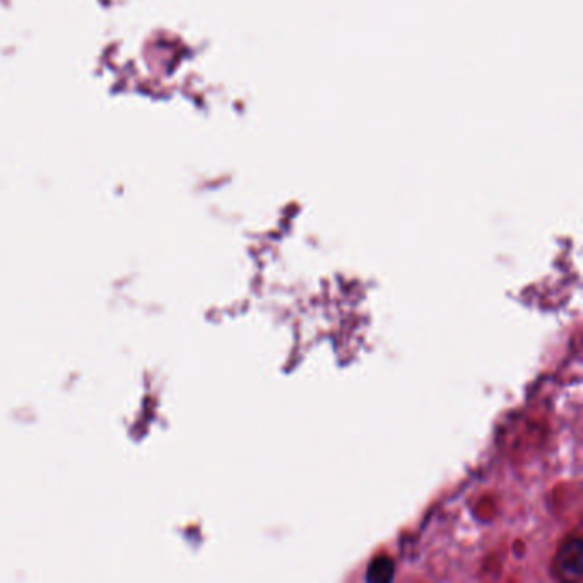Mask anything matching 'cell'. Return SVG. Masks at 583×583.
<instances>
[{
	"mask_svg": "<svg viewBox=\"0 0 583 583\" xmlns=\"http://www.w3.org/2000/svg\"><path fill=\"white\" fill-rule=\"evenodd\" d=\"M552 573L561 582L580 583L583 580V541L571 535L554 554Z\"/></svg>",
	"mask_w": 583,
	"mask_h": 583,
	"instance_id": "cell-1",
	"label": "cell"
},
{
	"mask_svg": "<svg viewBox=\"0 0 583 583\" xmlns=\"http://www.w3.org/2000/svg\"><path fill=\"white\" fill-rule=\"evenodd\" d=\"M394 579V561L387 556L375 558L368 568V580L370 582H389Z\"/></svg>",
	"mask_w": 583,
	"mask_h": 583,
	"instance_id": "cell-2",
	"label": "cell"
}]
</instances>
